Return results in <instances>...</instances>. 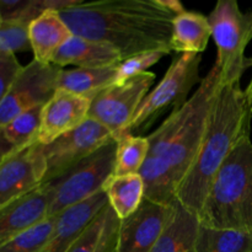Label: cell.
I'll use <instances>...</instances> for the list:
<instances>
[{
    "instance_id": "5b68a950",
    "label": "cell",
    "mask_w": 252,
    "mask_h": 252,
    "mask_svg": "<svg viewBox=\"0 0 252 252\" xmlns=\"http://www.w3.org/2000/svg\"><path fill=\"white\" fill-rule=\"evenodd\" d=\"M212 37L217 46L216 65L221 83H240L252 58L246 48L252 39V11H241L236 0H219L208 16Z\"/></svg>"
},
{
    "instance_id": "7a4b0ae2",
    "label": "cell",
    "mask_w": 252,
    "mask_h": 252,
    "mask_svg": "<svg viewBox=\"0 0 252 252\" xmlns=\"http://www.w3.org/2000/svg\"><path fill=\"white\" fill-rule=\"evenodd\" d=\"M75 36L115 47L123 61L148 52H171L172 21L166 0L80 1L59 11Z\"/></svg>"
},
{
    "instance_id": "d6986e66",
    "label": "cell",
    "mask_w": 252,
    "mask_h": 252,
    "mask_svg": "<svg viewBox=\"0 0 252 252\" xmlns=\"http://www.w3.org/2000/svg\"><path fill=\"white\" fill-rule=\"evenodd\" d=\"M120 226L121 219L107 203L84 229L69 252H115Z\"/></svg>"
},
{
    "instance_id": "9a60e30c",
    "label": "cell",
    "mask_w": 252,
    "mask_h": 252,
    "mask_svg": "<svg viewBox=\"0 0 252 252\" xmlns=\"http://www.w3.org/2000/svg\"><path fill=\"white\" fill-rule=\"evenodd\" d=\"M108 203L105 191L57 216L53 231L42 252H69L96 214Z\"/></svg>"
},
{
    "instance_id": "484cf974",
    "label": "cell",
    "mask_w": 252,
    "mask_h": 252,
    "mask_svg": "<svg viewBox=\"0 0 252 252\" xmlns=\"http://www.w3.org/2000/svg\"><path fill=\"white\" fill-rule=\"evenodd\" d=\"M57 217H51L0 245V252H42L53 231Z\"/></svg>"
},
{
    "instance_id": "7402d4cb",
    "label": "cell",
    "mask_w": 252,
    "mask_h": 252,
    "mask_svg": "<svg viewBox=\"0 0 252 252\" xmlns=\"http://www.w3.org/2000/svg\"><path fill=\"white\" fill-rule=\"evenodd\" d=\"M118 66V65H117ZM117 66L101 69H61L58 89L86 96L93 100L98 93L115 85Z\"/></svg>"
},
{
    "instance_id": "3957f363",
    "label": "cell",
    "mask_w": 252,
    "mask_h": 252,
    "mask_svg": "<svg viewBox=\"0 0 252 252\" xmlns=\"http://www.w3.org/2000/svg\"><path fill=\"white\" fill-rule=\"evenodd\" d=\"M252 106L240 83L220 84L209 110L198 154L176 192V202L201 216L212 181L241 138L251 133Z\"/></svg>"
},
{
    "instance_id": "d6a6232c",
    "label": "cell",
    "mask_w": 252,
    "mask_h": 252,
    "mask_svg": "<svg viewBox=\"0 0 252 252\" xmlns=\"http://www.w3.org/2000/svg\"><path fill=\"white\" fill-rule=\"evenodd\" d=\"M115 252H117V250H116V251H115Z\"/></svg>"
},
{
    "instance_id": "6da1fadb",
    "label": "cell",
    "mask_w": 252,
    "mask_h": 252,
    "mask_svg": "<svg viewBox=\"0 0 252 252\" xmlns=\"http://www.w3.org/2000/svg\"><path fill=\"white\" fill-rule=\"evenodd\" d=\"M220 84V71L214 64L196 93L148 135L149 153L139 172L147 198L164 204L176 203L177 189L198 154L209 110Z\"/></svg>"
},
{
    "instance_id": "4316f807",
    "label": "cell",
    "mask_w": 252,
    "mask_h": 252,
    "mask_svg": "<svg viewBox=\"0 0 252 252\" xmlns=\"http://www.w3.org/2000/svg\"><path fill=\"white\" fill-rule=\"evenodd\" d=\"M29 24L0 19V52L16 54L31 51Z\"/></svg>"
},
{
    "instance_id": "30bf717a",
    "label": "cell",
    "mask_w": 252,
    "mask_h": 252,
    "mask_svg": "<svg viewBox=\"0 0 252 252\" xmlns=\"http://www.w3.org/2000/svg\"><path fill=\"white\" fill-rule=\"evenodd\" d=\"M111 139L115 138L105 126L88 118L78 128L57 138L51 144L43 145L47 162L44 182L61 176Z\"/></svg>"
},
{
    "instance_id": "e0dca14e",
    "label": "cell",
    "mask_w": 252,
    "mask_h": 252,
    "mask_svg": "<svg viewBox=\"0 0 252 252\" xmlns=\"http://www.w3.org/2000/svg\"><path fill=\"white\" fill-rule=\"evenodd\" d=\"M29 36L34 61L51 64L57 52L73 36L57 10H47L30 24Z\"/></svg>"
},
{
    "instance_id": "d4e9b609",
    "label": "cell",
    "mask_w": 252,
    "mask_h": 252,
    "mask_svg": "<svg viewBox=\"0 0 252 252\" xmlns=\"http://www.w3.org/2000/svg\"><path fill=\"white\" fill-rule=\"evenodd\" d=\"M117 140L115 175L139 174L149 153L148 137L126 133Z\"/></svg>"
},
{
    "instance_id": "ffe728a7",
    "label": "cell",
    "mask_w": 252,
    "mask_h": 252,
    "mask_svg": "<svg viewBox=\"0 0 252 252\" xmlns=\"http://www.w3.org/2000/svg\"><path fill=\"white\" fill-rule=\"evenodd\" d=\"M198 217L176 202L174 217L157 245L150 252H196Z\"/></svg>"
},
{
    "instance_id": "277c9868",
    "label": "cell",
    "mask_w": 252,
    "mask_h": 252,
    "mask_svg": "<svg viewBox=\"0 0 252 252\" xmlns=\"http://www.w3.org/2000/svg\"><path fill=\"white\" fill-rule=\"evenodd\" d=\"M201 225L252 233V140L241 138L212 181Z\"/></svg>"
},
{
    "instance_id": "603a6c76",
    "label": "cell",
    "mask_w": 252,
    "mask_h": 252,
    "mask_svg": "<svg viewBox=\"0 0 252 252\" xmlns=\"http://www.w3.org/2000/svg\"><path fill=\"white\" fill-rule=\"evenodd\" d=\"M42 110L43 106L34 107L0 126V149L4 155L38 142Z\"/></svg>"
},
{
    "instance_id": "83f0119b",
    "label": "cell",
    "mask_w": 252,
    "mask_h": 252,
    "mask_svg": "<svg viewBox=\"0 0 252 252\" xmlns=\"http://www.w3.org/2000/svg\"><path fill=\"white\" fill-rule=\"evenodd\" d=\"M164 56H166L164 52H148L126 59L117 66V78L115 85H122L133 76L145 73L148 71V68L158 63Z\"/></svg>"
},
{
    "instance_id": "9c48e42d",
    "label": "cell",
    "mask_w": 252,
    "mask_h": 252,
    "mask_svg": "<svg viewBox=\"0 0 252 252\" xmlns=\"http://www.w3.org/2000/svg\"><path fill=\"white\" fill-rule=\"evenodd\" d=\"M61 69L56 64L34 59L25 65L0 103V126L26 111L46 105L58 89Z\"/></svg>"
},
{
    "instance_id": "f546056e",
    "label": "cell",
    "mask_w": 252,
    "mask_h": 252,
    "mask_svg": "<svg viewBox=\"0 0 252 252\" xmlns=\"http://www.w3.org/2000/svg\"><path fill=\"white\" fill-rule=\"evenodd\" d=\"M245 94H246V96H248V100H249V102H250V105H251V101H252V79H251L250 83H249L248 88L245 89Z\"/></svg>"
},
{
    "instance_id": "ba28073f",
    "label": "cell",
    "mask_w": 252,
    "mask_h": 252,
    "mask_svg": "<svg viewBox=\"0 0 252 252\" xmlns=\"http://www.w3.org/2000/svg\"><path fill=\"white\" fill-rule=\"evenodd\" d=\"M201 62L202 54L197 53H184L175 58L157 88L145 96L128 128V133L139 129L169 106L181 107L189 100V91L202 81L199 79Z\"/></svg>"
},
{
    "instance_id": "8992f818",
    "label": "cell",
    "mask_w": 252,
    "mask_h": 252,
    "mask_svg": "<svg viewBox=\"0 0 252 252\" xmlns=\"http://www.w3.org/2000/svg\"><path fill=\"white\" fill-rule=\"evenodd\" d=\"M116 149L117 140L111 139L61 176L43 182L51 189L49 218L103 191L106 182L115 175Z\"/></svg>"
},
{
    "instance_id": "52a82bcc",
    "label": "cell",
    "mask_w": 252,
    "mask_h": 252,
    "mask_svg": "<svg viewBox=\"0 0 252 252\" xmlns=\"http://www.w3.org/2000/svg\"><path fill=\"white\" fill-rule=\"evenodd\" d=\"M155 80V74L145 71L122 85H111L91 101L89 118L105 126L113 138L128 133L130 123Z\"/></svg>"
},
{
    "instance_id": "7c38bea8",
    "label": "cell",
    "mask_w": 252,
    "mask_h": 252,
    "mask_svg": "<svg viewBox=\"0 0 252 252\" xmlns=\"http://www.w3.org/2000/svg\"><path fill=\"white\" fill-rule=\"evenodd\" d=\"M176 203L164 204L144 197L128 218L121 220L117 252H150L166 231Z\"/></svg>"
},
{
    "instance_id": "2e32d148",
    "label": "cell",
    "mask_w": 252,
    "mask_h": 252,
    "mask_svg": "<svg viewBox=\"0 0 252 252\" xmlns=\"http://www.w3.org/2000/svg\"><path fill=\"white\" fill-rule=\"evenodd\" d=\"M122 62L121 53L111 44L73 34L57 52L52 64L61 68L75 65L81 69H101L117 66Z\"/></svg>"
},
{
    "instance_id": "4fadbf2b",
    "label": "cell",
    "mask_w": 252,
    "mask_h": 252,
    "mask_svg": "<svg viewBox=\"0 0 252 252\" xmlns=\"http://www.w3.org/2000/svg\"><path fill=\"white\" fill-rule=\"evenodd\" d=\"M91 98L57 89L42 110L38 143L51 144L57 138L75 129L89 118Z\"/></svg>"
},
{
    "instance_id": "1f68e13d",
    "label": "cell",
    "mask_w": 252,
    "mask_h": 252,
    "mask_svg": "<svg viewBox=\"0 0 252 252\" xmlns=\"http://www.w3.org/2000/svg\"><path fill=\"white\" fill-rule=\"evenodd\" d=\"M251 105H252V101H251Z\"/></svg>"
},
{
    "instance_id": "f1b7e54d",
    "label": "cell",
    "mask_w": 252,
    "mask_h": 252,
    "mask_svg": "<svg viewBox=\"0 0 252 252\" xmlns=\"http://www.w3.org/2000/svg\"><path fill=\"white\" fill-rule=\"evenodd\" d=\"M22 68L24 66L20 64L15 54L0 52V103L9 94Z\"/></svg>"
},
{
    "instance_id": "8fae6325",
    "label": "cell",
    "mask_w": 252,
    "mask_h": 252,
    "mask_svg": "<svg viewBox=\"0 0 252 252\" xmlns=\"http://www.w3.org/2000/svg\"><path fill=\"white\" fill-rule=\"evenodd\" d=\"M43 145L34 142L5 155L0 161V207L25 196L44 182Z\"/></svg>"
},
{
    "instance_id": "5bb4252c",
    "label": "cell",
    "mask_w": 252,
    "mask_h": 252,
    "mask_svg": "<svg viewBox=\"0 0 252 252\" xmlns=\"http://www.w3.org/2000/svg\"><path fill=\"white\" fill-rule=\"evenodd\" d=\"M51 199L48 185L42 184L30 193L0 207V245L49 218Z\"/></svg>"
},
{
    "instance_id": "cb8c5ba5",
    "label": "cell",
    "mask_w": 252,
    "mask_h": 252,
    "mask_svg": "<svg viewBox=\"0 0 252 252\" xmlns=\"http://www.w3.org/2000/svg\"><path fill=\"white\" fill-rule=\"evenodd\" d=\"M196 252H252V233L212 229L199 223Z\"/></svg>"
},
{
    "instance_id": "44dd1931",
    "label": "cell",
    "mask_w": 252,
    "mask_h": 252,
    "mask_svg": "<svg viewBox=\"0 0 252 252\" xmlns=\"http://www.w3.org/2000/svg\"><path fill=\"white\" fill-rule=\"evenodd\" d=\"M108 204L123 220L132 216L145 197V185L140 174L113 175L103 187Z\"/></svg>"
},
{
    "instance_id": "4dcf8cb0",
    "label": "cell",
    "mask_w": 252,
    "mask_h": 252,
    "mask_svg": "<svg viewBox=\"0 0 252 252\" xmlns=\"http://www.w3.org/2000/svg\"><path fill=\"white\" fill-rule=\"evenodd\" d=\"M5 157V155H4V153H2L1 152V149H0V161H1V160H2V158H4Z\"/></svg>"
},
{
    "instance_id": "ac0fdd59",
    "label": "cell",
    "mask_w": 252,
    "mask_h": 252,
    "mask_svg": "<svg viewBox=\"0 0 252 252\" xmlns=\"http://www.w3.org/2000/svg\"><path fill=\"white\" fill-rule=\"evenodd\" d=\"M212 37L208 16L196 11L184 10L172 21L171 51L176 53L202 54Z\"/></svg>"
}]
</instances>
